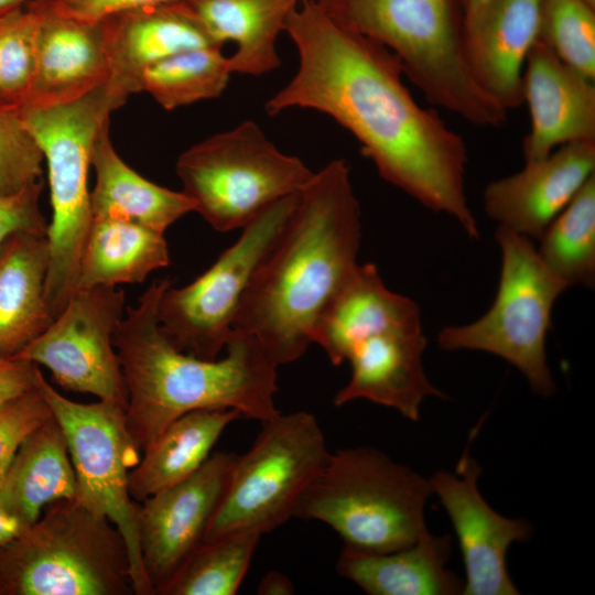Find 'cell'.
I'll list each match as a JSON object with an SVG mask.
<instances>
[{"label": "cell", "instance_id": "cell-1", "mask_svg": "<svg viewBox=\"0 0 595 595\" xmlns=\"http://www.w3.org/2000/svg\"><path fill=\"white\" fill-rule=\"evenodd\" d=\"M284 31L299 66L264 106L278 115L323 112L348 130L379 175L424 207L453 217L468 237L479 228L468 205L463 137L423 108L403 83L400 61L380 43L347 30L312 0H301Z\"/></svg>", "mask_w": 595, "mask_h": 595}, {"label": "cell", "instance_id": "cell-2", "mask_svg": "<svg viewBox=\"0 0 595 595\" xmlns=\"http://www.w3.org/2000/svg\"><path fill=\"white\" fill-rule=\"evenodd\" d=\"M361 208L344 159L328 162L298 194L257 269L234 331L252 335L274 366L300 359L316 323L357 267Z\"/></svg>", "mask_w": 595, "mask_h": 595}, {"label": "cell", "instance_id": "cell-3", "mask_svg": "<svg viewBox=\"0 0 595 595\" xmlns=\"http://www.w3.org/2000/svg\"><path fill=\"white\" fill-rule=\"evenodd\" d=\"M172 282L155 280L113 333L128 402L127 426L143 451L170 423L199 409H232L261 423L275 418L277 366L250 334L232 331L223 358L177 349L162 332L158 309Z\"/></svg>", "mask_w": 595, "mask_h": 595}, {"label": "cell", "instance_id": "cell-4", "mask_svg": "<svg viewBox=\"0 0 595 595\" xmlns=\"http://www.w3.org/2000/svg\"><path fill=\"white\" fill-rule=\"evenodd\" d=\"M343 28L396 55L425 98L483 128L505 125L508 111L473 78L463 50L456 0H312Z\"/></svg>", "mask_w": 595, "mask_h": 595}, {"label": "cell", "instance_id": "cell-5", "mask_svg": "<svg viewBox=\"0 0 595 595\" xmlns=\"http://www.w3.org/2000/svg\"><path fill=\"white\" fill-rule=\"evenodd\" d=\"M429 478L386 453L358 446L329 457L299 500L294 516L335 530L343 548L387 553L414 543L426 531Z\"/></svg>", "mask_w": 595, "mask_h": 595}, {"label": "cell", "instance_id": "cell-6", "mask_svg": "<svg viewBox=\"0 0 595 595\" xmlns=\"http://www.w3.org/2000/svg\"><path fill=\"white\" fill-rule=\"evenodd\" d=\"M6 595H131L127 544L117 527L76 499L47 505L0 545Z\"/></svg>", "mask_w": 595, "mask_h": 595}, {"label": "cell", "instance_id": "cell-7", "mask_svg": "<svg viewBox=\"0 0 595 595\" xmlns=\"http://www.w3.org/2000/svg\"><path fill=\"white\" fill-rule=\"evenodd\" d=\"M120 108L107 85L50 107L19 110L48 170L52 220L45 301L53 320L77 290L80 259L93 220L88 172L94 143L110 113Z\"/></svg>", "mask_w": 595, "mask_h": 595}, {"label": "cell", "instance_id": "cell-8", "mask_svg": "<svg viewBox=\"0 0 595 595\" xmlns=\"http://www.w3.org/2000/svg\"><path fill=\"white\" fill-rule=\"evenodd\" d=\"M495 240L501 263L490 309L472 323L444 326L439 347L498 356L515 366L537 394L550 397L555 383L547 337L554 304L569 288L545 267L531 239L498 226Z\"/></svg>", "mask_w": 595, "mask_h": 595}, {"label": "cell", "instance_id": "cell-9", "mask_svg": "<svg viewBox=\"0 0 595 595\" xmlns=\"http://www.w3.org/2000/svg\"><path fill=\"white\" fill-rule=\"evenodd\" d=\"M175 170L194 212L221 232L242 228L273 203L299 194L313 176L252 120L192 145Z\"/></svg>", "mask_w": 595, "mask_h": 595}, {"label": "cell", "instance_id": "cell-10", "mask_svg": "<svg viewBox=\"0 0 595 595\" xmlns=\"http://www.w3.org/2000/svg\"><path fill=\"white\" fill-rule=\"evenodd\" d=\"M262 424L252 446L237 455L203 542L237 531L263 534L282 526L326 464L331 452L312 413L280 412Z\"/></svg>", "mask_w": 595, "mask_h": 595}, {"label": "cell", "instance_id": "cell-11", "mask_svg": "<svg viewBox=\"0 0 595 595\" xmlns=\"http://www.w3.org/2000/svg\"><path fill=\"white\" fill-rule=\"evenodd\" d=\"M36 383L66 439L76 476V500L111 521L123 536L131 567L133 593L154 595L145 574L138 541L137 504L128 488V474L142 452L130 434L126 410L99 400L73 401L61 394L39 369Z\"/></svg>", "mask_w": 595, "mask_h": 595}, {"label": "cell", "instance_id": "cell-12", "mask_svg": "<svg viewBox=\"0 0 595 595\" xmlns=\"http://www.w3.org/2000/svg\"><path fill=\"white\" fill-rule=\"evenodd\" d=\"M296 199L298 194L291 195L263 209L204 273L187 285L164 290L159 324L177 349L201 359L218 358L234 331L242 296Z\"/></svg>", "mask_w": 595, "mask_h": 595}, {"label": "cell", "instance_id": "cell-13", "mask_svg": "<svg viewBox=\"0 0 595 595\" xmlns=\"http://www.w3.org/2000/svg\"><path fill=\"white\" fill-rule=\"evenodd\" d=\"M125 301L115 286L76 290L48 327L13 357L46 367L65 390L126 410L128 392L112 340Z\"/></svg>", "mask_w": 595, "mask_h": 595}, {"label": "cell", "instance_id": "cell-14", "mask_svg": "<svg viewBox=\"0 0 595 595\" xmlns=\"http://www.w3.org/2000/svg\"><path fill=\"white\" fill-rule=\"evenodd\" d=\"M236 458L232 453H214L190 477L137 504L141 560L154 595H162L203 543Z\"/></svg>", "mask_w": 595, "mask_h": 595}, {"label": "cell", "instance_id": "cell-15", "mask_svg": "<svg viewBox=\"0 0 595 595\" xmlns=\"http://www.w3.org/2000/svg\"><path fill=\"white\" fill-rule=\"evenodd\" d=\"M482 468L466 448L455 472L439 470L430 478L456 533L465 567L464 595H518L509 576L507 551L527 541V520L507 518L493 509L478 488Z\"/></svg>", "mask_w": 595, "mask_h": 595}, {"label": "cell", "instance_id": "cell-16", "mask_svg": "<svg viewBox=\"0 0 595 595\" xmlns=\"http://www.w3.org/2000/svg\"><path fill=\"white\" fill-rule=\"evenodd\" d=\"M595 175V142L561 145L495 180L483 192L486 215L498 226L539 240L552 220Z\"/></svg>", "mask_w": 595, "mask_h": 595}, {"label": "cell", "instance_id": "cell-17", "mask_svg": "<svg viewBox=\"0 0 595 595\" xmlns=\"http://www.w3.org/2000/svg\"><path fill=\"white\" fill-rule=\"evenodd\" d=\"M109 61L107 87L121 107L142 91L144 71L187 50L221 46L183 0L126 10L99 20Z\"/></svg>", "mask_w": 595, "mask_h": 595}, {"label": "cell", "instance_id": "cell-18", "mask_svg": "<svg viewBox=\"0 0 595 595\" xmlns=\"http://www.w3.org/2000/svg\"><path fill=\"white\" fill-rule=\"evenodd\" d=\"M542 0H486L463 18V50L477 85L507 111L523 104V69L539 39Z\"/></svg>", "mask_w": 595, "mask_h": 595}, {"label": "cell", "instance_id": "cell-19", "mask_svg": "<svg viewBox=\"0 0 595 595\" xmlns=\"http://www.w3.org/2000/svg\"><path fill=\"white\" fill-rule=\"evenodd\" d=\"M522 84L530 112L524 162L541 160L564 144L595 142V79L563 63L538 40L527 57Z\"/></svg>", "mask_w": 595, "mask_h": 595}, {"label": "cell", "instance_id": "cell-20", "mask_svg": "<svg viewBox=\"0 0 595 595\" xmlns=\"http://www.w3.org/2000/svg\"><path fill=\"white\" fill-rule=\"evenodd\" d=\"M26 6L36 15L37 31L35 74L25 106L66 104L108 82L110 68L100 21L71 17L52 0H29Z\"/></svg>", "mask_w": 595, "mask_h": 595}, {"label": "cell", "instance_id": "cell-21", "mask_svg": "<svg viewBox=\"0 0 595 595\" xmlns=\"http://www.w3.org/2000/svg\"><path fill=\"white\" fill-rule=\"evenodd\" d=\"M425 347L422 328L388 332L363 340L347 357L350 377L335 394L334 404L342 407L365 399L418 421L425 398H447L424 371Z\"/></svg>", "mask_w": 595, "mask_h": 595}, {"label": "cell", "instance_id": "cell-22", "mask_svg": "<svg viewBox=\"0 0 595 595\" xmlns=\"http://www.w3.org/2000/svg\"><path fill=\"white\" fill-rule=\"evenodd\" d=\"M421 328L418 304L389 290L375 264L358 263L318 318L313 343L337 366L365 339Z\"/></svg>", "mask_w": 595, "mask_h": 595}, {"label": "cell", "instance_id": "cell-23", "mask_svg": "<svg viewBox=\"0 0 595 595\" xmlns=\"http://www.w3.org/2000/svg\"><path fill=\"white\" fill-rule=\"evenodd\" d=\"M452 538L429 530L414 543L387 553L343 548L337 573L369 595H457L464 581L446 569Z\"/></svg>", "mask_w": 595, "mask_h": 595}, {"label": "cell", "instance_id": "cell-24", "mask_svg": "<svg viewBox=\"0 0 595 595\" xmlns=\"http://www.w3.org/2000/svg\"><path fill=\"white\" fill-rule=\"evenodd\" d=\"M46 235L17 231L0 245V356L13 357L54 321L45 301Z\"/></svg>", "mask_w": 595, "mask_h": 595}, {"label": "cell", "instance_id": "cell-25", "mask_svg": "<svg viewBox=\"0 0 595 595\" xmlns=\"http://www.w3.org/2000/svg\"><path fill=\"white\" fill-rule=\"evenodd\" d=\"M109 122L100 130L90 156L96 173L90 192L93 219H121L164 234L176 220L194 212V204L182 191L160 186L131 169L113 148Z\"/></svg>", "mask_w": 595, "mask_h": 595}, {"label": "cell", "instance_id": "cell-26", "mask_svg": "<svg viewBox=\"0 0 595 595\" xmlns=\"http://www.w3.org/2000/svg\"><path fill=\"white\" fill-rule=\"evenodd\" d=\"M76 476L54 415L29 435L0 480V504L25 526L61 499L76 498Z\"/></svg>", "mask_w": 595, "mask_h": 595}, {"label": "cell", "instance_id": "cell-27", "mask_svg": "<svg viewBox=\"0 0 595 595\" xmlns=\"http://www.w3.org/2000/svg\"><path fill=\"white\" fill-rule=\"evenodd\" d=\"M215 42H234L232 73L261 76L281 66L277 40L301 0H183Z\"/></svg>", "mask_w": 595, "mask_h": 595}, {"label": "cell", "instance_id": "cell-28", "mask_svg": "<svg viewBox=\"0 0 595 595\" xmlns=\"http://www.w3.org/2000/svg\"><path fill=\"white\" fill-rule=\"evenodd\" d=\"M241 416L232 409H199L170 423L128 474L132 499L140 502L194 474L225 429Z\"/></svg>", "mask_w": 595, "mask_h": 595}, {"label": "cell", "instance_id": "cell-29", "mask_svg": "<svg viewBox=\"0 0 595 595\" xmlns=\"http://www.w3.org/2000/svg\"><path fill=\"white\" fill-rule=\"evenodd\" d=\"M169 263L164 234L121 219L94 218L83 249L77 290L142 283Z\"/></svg>", "mask_w": 595, "mask_h": 595}, {"label": "cell", "instance_id": "cell-30", "mask_svg": "<svg viewBox=\"0 0 595 595\" xmlns=\"http://www.w3.org/2000/svg\"><path fill=\"white\" fill-rule=\"evenodd\" d=\"M537 252L567 288L595 284V175L539 238Z\"/></svg>", "mask_w": 595, "mask_h": 595}, {"label": "cell", "instance_id": "cell-31", "mask_svg": "<svg viewBox=\"0 0 595 595\" xmlns=\"http://www.w3.org/2000/svg\"><path fill=\"white\" fill-rule=\"evenodd\" d=\"M229 56L221 46L180 52L148 67L142 91L149 93L165 110L219 97L228 85Z\"/></svg>", "mask_w": 595, "mask_h": 595}, {"label": "cell", "instance_id": "cell-32", "mask_svg": "<svg viewBox=\"0 0 595 595\" xmlns=\"http://www.w3.org/2000/svg\"><path fill=\"white\" fill-rule=\"evenodd\" d=\"M261 533L237 531L203 542L162 595H234L250 566Z\"/></svg>", "mask_w": 595, "mask_h": 595}, {"label": "cell", "instance_id": "cell-33", "mask_svg": "<svg viewBox=\"0 0 595 595\" xmlns=\"http://www.w3.org/2000/svg\"><path fill=\"white\" fill-rule=\"evenodd\" d=\"M36 15L26 3L0 12V108L20 110L35 74Z\"/></svg>", "mask_w": 595, "mask_h": 595}, {"label": "cell", "instance_id": "cell-34", "mask_svg": "<svg viewBox=\"0 0 595 595\" xmlns=\"http://www.w3.org/2000/svg\"><path fill=\"white\" fill-rule=\"evenodd\" d=\"M538 40L563 63L595 79V7L586 0H542Z\"/></svg>", "mask_w": 595, "mask_h": 595}, {"label": "cell", "instance_id": "cell-35", "mask_svg": "<svg viewBox=\"0 0 595 595\" xmlns=\"http://www.w3.org/2000/svg\"><path fill=\"white\" fill-rule=\"evenodd\" d=\"M44 155L19 110L0 108V195L42 178Z\"/></svg>", "mask_w": 595, "mask_h": 595}, {"label": "cell", "instance_id": "cell-36", "mask_svg": "<svg viewBox=\"0 0 595 595\" xmlns=\"http://www.w3.org/2000/svg\"><path fill=\"white\" fill-rule=\"evenodd\" d=\"M53 416L36 387L0 405V480L23 441Z\"/></svg>", "mask_w": 595, "mask_h": 595}, {"label": "cell", "instance_id": "cell-37", "mask_svg": "<svg viewBox=\"0 0 595 595\" xmlns=\"http://www.w3.org/2000/svg\"><path fill=\"white\" fill-rule=\"evenodd\" d=\"M43 178L12 195H0V245L11 234L29 231L47 234L48 224L41 212Z\"/></svg>", "mask_w": 595, "mask_h": 595}, {"label": "cell", "instance_id": "cell-38", "mask_svg": "<svg viewBox=\"0 0 595 595\" xmlns=\"http://www.w3.org/2000/svg\"><path fill=\"white\" fill-rule=\"evenodd\" d=\"M178 0H52L62 12L85 21H99L110 14Z\"/></svg>", "mask_w": 595, "mask_h": 595}, {"label": "cell", "instance_id": "cell-39", "mask_svg": "<svg viewBox=\"0 0 595 595\" xmlns=\"http://www.w3.org/2000/svg\"><path fill=\"white\" fill-rule=\"evenodd\" d=\"M37 371L33 361L0 356V405L34 389Z\"/></svg>", "mask_w": 595, "mask_h": 595}, {"label": "cell", "instance_id": "cell-40", "mask_svg": "<svg viewBox=\"0 0 595 595\" xmlns=\"http://www.w3.org/2000/svg\"><path fill=\"white\" fill-rule=\"evenodd\" d=\"M257 591L260 595H290L294 593V586L289 576L271 571L262 577Z\"/></svg>", "mask_w": 595, "mask_h": 595}, {"label": "cell", "instance_id": "cell-41", "mask_svg": "<svg viewBox=\"0 0 595 595\" xmlns=\"http://www.w3.org/2000/svg\"><path fill=\"white\" fill-rule=\"evenodd\" d=\"M24 527L26 526L10 515L0 504V545L13 539Z\"/></svg>", "mask_w": 595, "mask_h": 595}, {"label": "cell", "instance_id": "cell-42", "mask_svg": "<svg viewBox=\"0 0 595 595\" xmlns=\"http://www.w3.org/2000/svg\"><path fill=\"white\" fill-rule=\"evenodd\" d=\"M462 12L463 18L475 12L486 0H456Z\"/></svg>", "mask_w": 595, "mask_h": 595}, {"label": "cell", "instance_id": "cell-43", "mask_svg": "<svg viewBox=\"0 0 595 595\" xmlns=\"http://www.w3.org/2000/svg\"><path fill=\"white\" fill-rule=\"evenodd\" d=\"M29 0H0V12L23 6Z\"/></svg>", "mask_w": 595, "mask_h": 595}, {"label": "cell", "instance_id": "cell-44", "mask_svg": "<svg viewBox=\"0 0 595 595\" xmlns=\"http://www.w3.org/2000/svg\"><path fill=\"white\" fill-rule=\"evenodd\" d=\"M0 595H6L4 586H3V582H2L1 576H0Z\"/></svg>", "mask_w": 595, "mask_h": 595}, {"label": "cell", "instance_id": "cell-45", "mask_svg": "<svg viewBox=\"0 0 595 595\" xmlns=\"http://www.w3.org/2000/svg\"><path fill=\"white\" fill-rule=\"evenodd\" d=\"M589 4L595 7V0H586Z\"/></svg>", "mask_w": 595, "mask_h": 595}]
</instances>
